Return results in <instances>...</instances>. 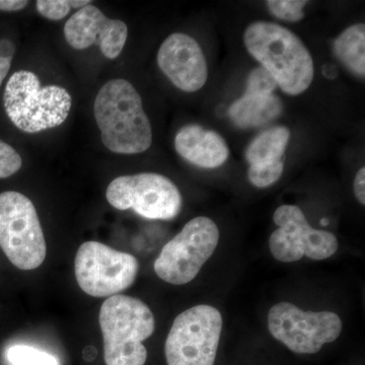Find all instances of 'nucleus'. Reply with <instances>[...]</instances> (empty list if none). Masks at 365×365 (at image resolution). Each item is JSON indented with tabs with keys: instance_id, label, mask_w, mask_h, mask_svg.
Segmentation results:
<instances>
[{
	"instance_id": "nucleus-1",
	"label": "nucleus",
	"mask_w": 365,
	"mask_h": 365,
	"mask_svg": "<svg viewBox=\"0 0 365 365\" xmlns=\"http://www.w3.org/2000/svg\"><path fill=\"white\" fill-rule=\"evenodd\" d=\"M93 114L108 150L120 155L144 153L153 143V129L143 100L132 83L112 79L98 91Z\"/></svg>"
},
{
	"instance_id": "nucleus-2",
	"label": "nucleus",
	"mask_w": 365,
	"mask_h": 365,
	"mask_svg": "<svg viewBox=\"0 0 365 365\" xmlns=\"http://www.w3.org/2000/svg\"><path fill=\"white\" fill-rule=\"evenodd\" d=\"M244 41L250 54L287 95L299 96L313 83V57L292 31L277 24L256 21L247 28Z\"/></svg>"
},
{
	"instance_id": "nucleus-3",
	"label": "nucleus",
	"mask_w": 365,
	"mask_h": 365,
	"mask_svg": "<svg viewBox=\"0 0 365 365\" xmlns=\"http://www.w3.org/2000/svg\"><path fill=\"white\" fill-rule=\"evenodd\" d=\"M98 323L104 338L106 365H144L148 350L143 344L155 329L148 304L136 297L113 295L101 307Z\"/></svg>"
},
{
	"instance_id": "nucleus-4",
	"label": "nucleus",
	"mask_w": 365,
	"mask_h": 365,
	"mask_svg": "<svg viewBox=\"0 0 365 365\" xmlns=\"http://www.w3.org/2000/svg\"><path fill=\"white\" fill-rule=\"evenodd\" d=\"M4 104L14 126L26 133H38L66 122L72 98L62 86L42 88L35 73L20 71L14 72L7 81Z\"/></svg>"
},
{
	"instance_id": "nucleus-5",
	"label": "nucleus",
	"mask_w": 365,
	"mask_h": 365,
	"mask_svg": "<svg viewBox=\"0 0 365 365\" xmlns=\"http://www.w3.org/2000/svg\"><path fill=\"white\" fill-rule=\"evenodd\" d=\"M0 248L13 265L25 271L40 267L47 255L35 205L19 192L0 194Z\"/></svg>"
},
{
	"instance_id": "nucleus-6",
	"label": "nucleus",
	"mask_w": 365,
	"mask_h": 365,
	"mask_svg": "<svg viewBox=\"0 0 365 365\" xmlns=\"http://www.w3.org/2000/svg\"><path fill=\"white\" fill-rule=\"evenodd\" d=\"M222 323L220 311L207 304L180 314L165 340L168 365H215Z\"/></svg>"
},
{
	"instance_id": "nucleus-7",
	"label": "nucleus",
	"mask_w": 365,
	"mask_h": 365,
	"mask_svg": "<svg viewBox=\"0 0 365 365\" xmlns=\"http://www.w3.org/2000/svg\"><path fill=\"white\" fill-rule=\"evenodd\" d=\"M218 242L220 230L212 220L193 218L165 245L155 261V273L170 284H187L215 253Z\"/></svg>"
},
{
	"instance_id": "nucleus-8",
	"label": "nucleus",
	"mask_w": 365,
	"mask_h": 365,
	"mask_svg": "<svg viewBox=\"0 0 365 365\" xmlns=\"http://www.w3.org/2000/svg\"><path fill=\"white\" fill-rule=\"evenodd\" d=\"M138 271L133 255L98 242H83L74 260L79 287L93 297H111L124 292L133 284Z\"/></svg>"
},
{
	"instance_id": "nucleus-9",
	"label": "nucleus",
	"mask_w": 365,
	"mask_h": 365,
	"mask_svg": "<svg viewBox=\"0 0 365 365\" xmlns=\"http://www.w3.org/2000/svg\"><path fill=\"white\" fill-rule=\"evenodd\" d=\"M106 197L114 208L132 209L141 217L153 220H174L182 206L176 185L155 173L118 177L110 182Z\"/></svg>"
},
{
	"instance_id": "nucleus-10",
	"label": "nucleus",
	"mask_w": 365,
	"mask_h": 365,
	"mask_svg": "<svg viewBox=\"0 0 365 365\" xmlns=\"http://www.w3.org/2000/svg\"><path fill=\"white\" fill-rule=\"evenodd\" d=\"M268 328L292 352L314 354L338 339L343 323L333 312H304L290 302H279L269 311Z\"/></svg>"
},
{
	"instance_id": "nucleus-11",
	"label": "nucleus",
	"mask_w": 365,
	"mask_h": 365,
	"mask_svg": "<svg viewBox=\"0 0 365 365\" xmlns=\"http://www.w3.org/2000/svg\"><path fill=\"white\" fill-rule=\"evenodd\" d=\"M273 220L278 228L270 235L269 249L277 261L292 263L304 256L321 261L337 252V237L312 227L299 206L281 205L274 212Z\"/></svg>"
},
{
	"instance_id": "nucleus-12",
	"label": "nucleus",
	"mask_w": 365,
	"mask_h": 365,
	"mask_svg": "<svg viewBox=\"0 0 365 365\" xmlns=\"http://www.w3.org/2000/svg\"><path fill=\"white\" fill-rule=\"evenodd\" d=\"M64 36L74 49L97 44L105 57L116 59L126 43L128 28L124 21L107 18L97 6L88 4L66 21Z\"/></svg>"
},
{
	"instance_id": "nucleus-13",
	"label": "nucleus",
	"mask_w": 365,
	"mask_h": 365,
	"mask_svg": "<svg viewBox=\"0 0 365 365\" xmlns=\"http://www.w3.org/2000/svg\"><path fill=\"white\" fill-rule=\"evenodd\" d=\"M158 64L173 85L186 93L201 90L207 81V62L202 49L186 34L175 33L163 41Z\"/></svg>"
},
{
	"instance_id": "nucleus-14",
	"label": "nucleus",
	"mask_w": 365,
	"mask_h": 365,
	"mask_svg": "<svg viewBox=\"0 0 365 365\" xmlns=\"http://www.w3.org/2000/svg\"><path fill=\"white\" fill-rule=\"evenodd\" d=\"M175 148L187 162L202 169H216L230 157V148L217 132L196 124L186 125L178 131Z\"/></svg>"
},
{
	"instance_id": "nucleus-15",
	"label": "nucleus",
	"mask_w": 365,
	"mask_h": 365,
	"mask_svg": "<svg viewBox=\"0 0 365 365\" xmlns=\"http://www.w3.org/2000/svg\"><path fill=\"white\" fill-rule=\"evenodd\" d=\"M282 112L280 98L270 95L244 93L228 110V116L241 128L258 127L276 119Z\"/></svg>"
},
{
	"instance_id": "nucleus-16",
	"label": "nucleus",
	"mask_w": 365,
	"mask_h": 365,
	"mask_svg": "<svg viewBox=\"0 0 365 365\" xmlns=\"http://www.w3.org/2000/svg\"><path fill=\"white\" fill-rule=\"evenodd\" d=\"M289 139L290 132L287 127L269 128L250 143L246 151L247 160L251 165H267L283 160Z\"/></svg>"
},
{
	"instance_id": "nucleus-17",
	"label": "nucleus",
	"mask_w": 365,
	"mask_h": 365,
	"mask_svg": "<svg viewBox=\"0 0 365 365\" xmlns=\"http://www.w3.org/2000/svg\"><path fill=\"white\" fill-rule=\"evenodd\" d=\"M336 57L357 76H365V26L356 24L343 31L334 42Z\"/></svg>"
},
{
	"instance_id": "nucleus-18",
	"label": "nucleus",
	"mask_w": 365,
	"mask_h": 365,
	"mask_svg": "<svg viewBox=\"0 0 365 365\" xmlns=\"http://www.w3.org/2000/svg\"><path fill=\"white\" fill-rule=\"evenodd\" d=\"M6 357L13 365H60L56 357L28 345L11 346Z\"/></svg>"
},
{
	"instance_id": "nucleus-19",
	"label": "nucleus",
	"mask_w": 365,
	"mask_h": 365,
	"mask_svg": "<svg viewBox=\"0 0 365 365\" xmlns=\"http://www.w3.org/2000/svg\"><path fill=\"white\" fill-rule=\"evenodd\" d=\"M283 169V160L267 165H251L248 170L249 181L257 188H267L280 179Z\"/></svg>"
},
{
	"instance_id": "nucleus-20",
	"label": "nucleus",
	"mask_w": 365,
	"mask_h": 365,
	"mask_svg": "<svg viewBox=\"0 0 365 365\" xmlns=\"http://www.w3.org/2000/svg\"><path fill=\"white\" fill-rule=\"evenodd\" d=\"M307 4V1L304 0H269L266 2L269 11L275 18L292 23L304 19Z\"/></svg>"
},
{
	"instance_id": "nucleus-21",
	"label": "nucleus",
	"mask_w": 365,
	"mask_h": 365,
	"mask_svg": "<svg viewBox=\"0 0 365 365\" xmlns=\"http://www.w3.org/2000/svg\"><path fill=\"white\" fill-rule=\"evenodd\" d=\"M277 83L263 67L254 69L250 73L246 93L249 95H270L277 88Z\"/></svg>"
},
{
	"instance_id": "nucleus-22",
	"label": "nucleus",
	"mask_w": 365,
	"mask_h": 365,
	"mask_svg": "<svg viewBox=\"0 0 365 365\" xmlns=\"http://www.w3.org/2000/svg\"><path fill=\"white\" fill-rule=\"evenodd\" d=\"M23 160L18 151L9 144L0 140V179L13 176L21 170Z\"/></svg>"
},
{
	"instance_id": "nucleus-23",
	"label": "nucleus",
	"mask_w": 365,
	"mask_h": 365,
	"mask_svg": "<svg viewBox=\"0 0 365 365\" xmlns=\"http://www.w3.org/2000/svg\"><path fill=\"white\" fill-rule=\"evenodd\" d=\"M37 11L48 20L60 21L66 18L72 9V0H38Z\"/></svg>"
},
{
	"instance_id": "nucleus-24",
	"label": "nucleus",
	"mask_w": 365,
	"mask_h": 365,
	"mask_svg": "<svg viewBox=\"0 0 365 365\" xmlns=\"http://www.w3.org/2000/svg\"><path fill=\"white\" fill-rule=\"evenodd\" d=\"M354 195L361 205H365V169L361 168L354 179Z\"/></svg>"
},
{
	"instance_id": "nucleus-25",
	"label": "nucleus",
	"mask_w": 365,
	"mask_h": 365,
	"mask_svg": "<svg viewBox=\"0 0 365 365\" xmlns=\"http://www.w3.org/2000/svg\"><path fill=\"white\" fill-rule=\"evenodd\" d=\"M29 1L26 0H0V11H18L25 9Z\"/></svg>"
},
{
	"instance_id": "nucleus-26",
	"label": "nucleus",
	"mask_w": 365,
	"mask_h": 365,
	"mask_svg": "<svg viewBox=\"0 0 365 365\" xmlns=\"http://www.w3.org/2000/svg\"><path fill=\"white\" fill-rule=\"evenodd\" d=\"M14 52H16V46L11 41L0 40V57L1 58L13 59Z\"/></svg>"
},
{
	"instance_id": "nucleus-27",
	"label": "nucleus",
	"mask_w": 365,
	"mask_h": 365,
	"mask_svg": "<svg viewBox=\"0 0 365 365\" xmlns=\"http://www.w3.org/2000/svg\"><path fill=\"white\" fill-rule=\"evenodd\" d=\"M11 59L1 58L0 57V86L4 83V78H6L9 69H11Z\"/></svg>"
}]
</instances>
